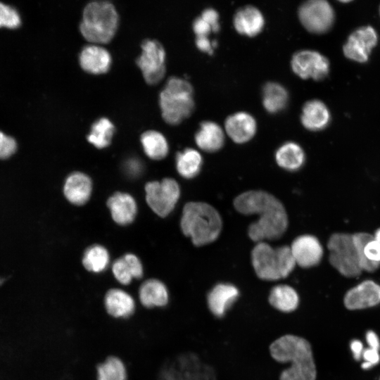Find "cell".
Returning <instances> with one entry per match:
<instances>
[{
    "instance_id": "cell-4",
    "label": "cell",
    "mask_w": 380,
    "mask_h": 380,
    "mask_svg": "<svg viewBox=\"0 0 380 380\" xmlns=\"http://www.w3.org/2000/svg\"><path fill=\"white\" fill-rule=\"evenodd\" d=\"M118 21V14L113 4L103 1H92L83 11L80 30L87 41L105 44L114 37Z\"/></svg>"
},
{
    "instance_id": "cell-28",
    "label": "cell",
    "mask_w": 380,
    "mask_h": 380,
    "mask_svg": "<svg viewBox=\"0 0 380 380\" xmlns=\"http://www.w3.org/2000/svg\"><path fill=\"white\" fill-rule=\"evenodd\" d=\"M268 301L275 309L283 312H291L297 308L299 297L293 288L286 284H280L272 289Z\"/></svg>"
},
{
    "instance_id": "cell-3",
    "label": "cell",
    "mask_w": 380,
    "mask_h": 380,
    "mask_svg": "<svg viewBox=\"0 0 380 380\" xmlns=\"http://www.w3.org/2000/svg\"><path fill=\"white\" fill-rule=\"evenodd\" d=\"M180 225L194 245L201 246L217 239L222 222L218 212L208 203L189 202L184 207Z\"/></svg>"
},
{
    "instance_id": "cell-15",
    "label": "cell",
    "mask_w": 380,
    "mask_h": 380,
    "mask_svg": "<svg viewBox=\"0 0 380 380\" xmlns=\"http://www.w3.org/2000/svg\"><path fill=\"white\" fill-rule=\"evenodd\" d=\"M224 129L233 141L243 144L255 136L257 123L251 114L246 112H237L227 118Z\"/></svg>"
},
{
    "instance_id": "cell-20",
    "label": "cell",
    "mask_w": 380,
    "mask_h": 380,
    "mask_svg": "<svg viewBox=\"0 0 380 380\" xmlns=\"http://www.w3.org/2000/svg\"><path fill=\"white\" fill-rule=\"evenodd\" d=\"M91 189V179L84 173L76 172L70 174L66 179L63 191L70 203L80 205L89 200Z\"/></svg>"
},
{
    "instance_id": "cell-32",
    "label": "cell",
    "mask_w": 380,
    "mask_h": 380,
    "mask_svg": "<svg viewBox=\"0 0 380 380\" xmlns=\"http://www.w3.org/2000/svg\"><path fill=\"white\" fill-rule=\"evenodd\" d=\"M96 380H127V371L123 361L110 355L96 366Z\"/></svg>"
},
{
    "instance_id": "cell-40",
    "label": "cell",
    "mask_w": 380,
    "mask_h": 380,
    "mask_svg": "<svg viewBox=\"0 0 380 380\" xmlns=\"http://www.w3.org/2000/svg\"><path fill=\"white\" fill-rule=\"evenodd\" d=\"M192 27L196 37H208L210 32H213L211 25L203 19L201 15L194 19Z\"/></svg>"
},
{
    "instance_id": "cell-18",
    "label": "cell",
    "mask_w": 380,
    "mask_h": 380,
    "mask_svg": "<svg viewBox=\"0 0 380 380\" xmlns=\"http://www.w3.org/2000/svg\"><path fill=\"white\" fill-rule=\"evenodd\" d=\"M233 24L239 34L254 37L262 30L265 18L258 8L248 5L239 8L235 13Z\"/></svg>"
},
{
    "instance_id": "cell-10",
    "label": "cell",
    "mask_w": 380,
    "mask_h": 380,
    "mask_svg": "<svg viewBox=\"0 0 380 380\" xmlns=\"http://www.w3.org/2000/svg\"><path fill=\"white\" fill-rule=\"evenodd\" d=\"M298 14L303 27L315 34L326 32L334 20V10L324 0L305 1L300 6Z\"/></svg>"
},
{
    "instance_id": "cell-5",
    "label": "cell",
    "mask_w": 380,
    "mask_h": 380,
    "mask_svg": "<svg viewBox=\"0 0 380 380\" xmlns=\"http://www.w3.org/2000/svg\"><path fill=\"white\" fill-rule=\"evenodd\" d=\"M251 262L256 275L266 281L286 277L296 265L290 246L274 248L263 241L257 243L253 248Z\"/></svg>"
},
{
    "instance_id": "cell-34",
    "label": "cell",
    "mask_w": 380,
    "mask_h": 380,
    "mask_svg": "<svg viewBox=\"0 0 380 380\" xmlns=\"http://www.w3.org/2000/svg\"><path fill=\"white\" fill-rule=\"evenodd\" d=\"M82 263L88 271L94 273L103 272L108 265L109 254L104 247L92 246L85 251Z\"/></svg>"
},
{
    "instance_id": "cell-13",
    "label": "cell",
    "mask_w": 380,
    "mask_h": 380,
    "mask_svg": "<svg viewBox=\"0 0 380 380\" xmlns=\"http://www.w3.org/2000/svg\"><path fill=\"white\" fill-rule=\"evenodd\" d=\"M296 265L308 268L315 266L321 261L323 248L315 236L305 234L296 238L290 246Z\"/></svg>"
},
{
    "instance_id": "cell-24",
    "label": "cell",
    "mask_w": 380,
    "mask_h": 380,
    "mask_svg": "<svg viewBox=\"0 0 380 380\" xmlns=\"http://www.w3.org/2000/svg\"><path fill=\"white\" fill-rule=\"evenodd\" d=\"M329 120V111L322 101L313 99L307 101L303 105L300 121L307 129L322 130L327 126Z\"/></svg>"
},
{
    "instance_id": "cell-19",
    "label": "cell",
    "mask_w": 380,
    "mask_h": 380,
    "mask_svg": "<svg viewBox=\"0 0 380 380\" xmlns=\"http://www.w3.org/2000/svg\"><path fill=\"white\" fill-rule=\"evenodd\" d=\"M239 295V290L235 286L226 283L217 284L207 296L208 308L213 315L221 317Z\"/></svg>"
},
{
    "instance_id": "cell-21",
    "label": "cell",
    "mask_w": 380,
    "mask_h": 380,
    "mask_svg": "<svg viewBox=\"0 0 380 380\" xmlns=\"http://www.w3.org/2000/svg\"><path fill=\"white\" fill-rule=\"evenodd\" d=\"M139 299L146 308L165 307L169 300L166 286L160 280L150 279L144 281L139 289Z\"/></svg>"
},
{
    "instance_id": "cell-26",
    "label": "cell",
    "mask_w": 380,
    "mask_h": 380,
    "mask_svg": "<svg viewBox=\"0 0 380 380\" xmlns=\"http://www.w3.org/2000/svg\"><path fill=\"white\" fill-rule=\"evenodd\" d=\"M115 279L123 285L131 283L133 279L143 276V267L139 259L134 254L128 253L116 260L112 266Z\"/></svg>"
},
{
    "instance_id": "cell-7",
    "label": "cell",
    "mask_w": 380,
    "mask_h": 380,
    "mask_svg": "<svg viewBox=\"0 0 380 380\" xmlns=\"http://www.w3.org/2000/svg\"><path fill=\"white\" fill-rule=\"evenodd\" d=\"M327 246L329 251V263L341 275L353 278L361 274L363 270L352 234L334 233Z\"/></svg>"
},
{
    "instance_id": "cell-27",
    "label": "cell",
    "mask_w": 380,
    "mask_h": 380,
    "mask_svg": "<svg viewBox=\"0 0 380 380\" xmlns=\"http://www.w3.org/2000/svg\"><path fill=\"white\" fill-rule=\"evenodd\" d=\"M262 104L265 110L272 114L283 110L289 102V93L281 84L268 82L262 91Z\"/></svg>"
},
{
    "instance_id": "cell-41",
    "label": "cell",
    "mask_w": 380,
    "mask_h": 380,
    "mask_svg": "<svg viewBox=\"0 0 380 380\" xmlns=\"http://www.w3.org/2000/svg\"><path fill=\"white\" fill-rule=\"evenodd\" d=\"M201 16L211 25L213 32H217L220 30L219 14L215 9L207 8L203 11Z\"/></svg>"
},
{
    "instance_id": "cell-45",
    "label": "cell",
    "mask_w": 380,
    "mask_h": 380,
    "mask_svg": "<svg viewBox=\"0 0 380 380\" xmlns=\"http://www.w3.org/2000/svg\"><path fill=\"white\" fill-rule=\"evenodd\" d=\"M366 341L369 348L380 350V341L378 336L373 331H368L366 334Z\"/></svg>"
},
{
    "instance_id": "cell-43",
    "label": "cell",
    "mask_w": 380,
    "mask_h": 380,
    "mask_svg": "<svg viewBox=\"0 0 380 380\" xmlns=\"http://www.w3.org/2000/svg\"><path fill=\"white\" fill-rule=\"evenodd\" d=\"M125 169L127 174L132 176H137L140 174L142 166L139 160L137 159H130L127 161Z\"/></svg>"
},
{
    "instance_id": "cell-46",
    "label": "cell",
    "mask_w": 380,
    "mask_h": 380,
    "mask_svg": "<svg viewBox=\"0 0 380 380\" xmlns=\"http://www.w3.org/2000/svg\"><path fill=\"white\" fill-rule=\"evenodd\" d=\"M374 240L380 243V228L376 229L373 235Z\"/></svg>"
},
{
    "instance_id": "cell-8",
    "label": "cell",
    "mask_w": 380,
    "mask_h": 380,
    "mask_svg": "<svg viewBox=\"0 0 380 380\" xmlns=\"http://www.w3.org/2000/svg\"><path fill=\"white\" fill-rule=\"evenodd\" d=\"M145 191L148 205L156 214L163 217L174 209L180 195L179 186L172 178H165L160 182H148Z\"/></svg>"
},
{
    "instance_id": "cell-9",
    "label": "cell",
    "mask_w": 380,
    "mask_h": 380,
    "mask_svg": "<svg viewBox=\"0 0 380 380\" xmlns=\"http://www.w3.org/2000/svg\"><path fill=\"white\" fill-rule=\"evenodd\" d=\"M142 52L137 60L145 81L148 84L158 83L164 77L165 51L162 44L156 39H145L141 45Z\"/></svg>"
},
{
    "instance_id": "cell-38",
    "label": "cell",
    "mask_w": 380,
    "mask_h": 380,
    "mask_svg": "<svg viewBox=\"0 0 380 380\" xmlns=\"http://www.w3.org/2000/svg\"><path fill=\"white\" fill-rule=\"evenodd\" d=\"M363 255L369 262L380 265V243L374 238L369 240L363 248Z\"/></svg>"
},
{
    "instance_id": "cell-11",
    "label": "cell",
    "mask_w": 380,
    "mask_h": 380,
    "mask_svg": "<svg viewBox=\"0 0 380 380\" xmlns=\"http://www.w3.org/2000/svg\"><path fill=\"white\" fill-rule=\"evenodd\" d=\"M293 72L302 79L320 80L329 73L328 59L317 51L301 50L296 52L291 60Z\"/></svg>"
},
{
    "instance_id": "cell-1",
    "label": "cell",
    "mask_w": 380,
    "mask_h": 380,
    "mask_svg": "<svg viewBox=\"0 0 380 380\" xmlns=\"http://www.w3.org/2000/svg\"><path fill=\"white\" fill-rule=\"evenodd\" d=\"M236 210L243 215H258L256 222L248 229L250 239L255 242L277 239L286 232L288 217L282 203L273 195L263 191H248L234 200Z\"/></svg>"
},
{
    "instance_id": "cell-12",
    "label": "cell",
    "mask_w": 380,
    "mask_h": 380,
    "mask_svg": "<svg viewBox=\"0 0 380 380\" xmlns=\"http://www.w3.org/2000/svg\"><path fill=\"white\" fill-rule=\"evenodd\" d=\"M377 34L370 26L354 31L343 46L345 56L350 60L364 63L368 60L372 49L377 43Z\"/></svg>"
},
{
    "instance_id": "cell-37",
    "label": "cell",
    "mask_w": 380,
    "mask_h": 380,
    "mask_svg": "<svg viewBox=\"0 0 380 380\" xmlns=\"http://www.w3.org/2000/svg\"><path fill=\"white\" fill-rule=\"evenodd\" d=\"M17 148L15 139L0 131V159L10 158L16 152Z\"/></svg>"
},
{
    "instance_id": "cell-29",
    "label": "cell",
    "mask_w": 380,
    "mask_h": 380,
    "mask_svg": "<svg viewBox=\"0 0 380 380\" xmlns=\"http://www.w3.org/2000/svg\"><path fill=\"white\" fill-rule=\"evenodd\" d=\"M276 161L281 167L293 171L299 169L305 161V153L296 143L288 141L276 152Z\"/></svg>"
},
{
    "instance_id": "cell-36",
    "label": "cell",
    "mask_w": 380,
    "mask_h": 380,
    "mask_svg": "<svg viewBox=\"0 0 380 380\" xmlns=\"http://www.w3.org/2000/svg\"><path fill=\"white\" fill-rule=\"evenodd\" d=\"M20 24L18 12L14 8L0 2V27L15 29Z\"/></svg>"
},
{
    "instance_id": "cell-2",
    "label": "cell",
    "mask_w": 380,
    "mask_h": 380,
    "mask_svg": "<svg viewBox=\"0 0 380 380\" xmlns=\"http://www.w3.org/2000/svg\"><path fill=\"white\" fill-rule=\"evenodd\" d=\"M272 357L279 362H289L290 367L281 372L279 380H315L317 369L312 348L305 338L286 334L270 346Z\"/></svg>"
},
{
    "instance_id": "cell-31",
    "label": "cell",
    "mask_w": 380,
    "mask_h": 380,
    "mask_svg": "<svg viewBox=\"0 0 380 380\" xmlns=\"http://www.w3.org/2000/svg\"><path fill=\"white\" fill-rule=\"evenodd\" d=\"M201 165L202 156L195 149L186 148L177 154V170L179 174L186 179H191L197 175Z\"/></svg>"
},
{
    "instance_id": "cell-25",
    "label": "cell",
    "mask_w": 380,
    "mask_h": 380,
    "mask_svg": "<svg viewBox=\"0 0 380 380\" xmlns=\"http://www.w3.org/2000/svg\"><path fill=\"white\" fill-rule=\"evenodd\" d=\"M196 360L194 355L189 354L177 357L175 360L166 363L162 368L158 380H198L196 378L191 377L194 373L192 372Z\"/></svg>"
},
{
    "instance_id": "cell-30",
    "label": "cell",
    "mask_w": 380,
    "mask_h": 380,
    "mask_svg": "<svg viewBox=\"0 0 380 380\" xmlns=\"http://www.w3.org/2000/svg\"><path fill=\"white\" fill-rule=\"evenodd\" d=\"M141 142L145 153L151 159H163L168 153L165 137L157 131L148 130L143 133Z\"/></svg>"
},
{
    "instance_id": "cell-33",
    "label": "cell",
    "mask_w": 380,
    "mask_h": 380,
    "mask_svg": "<svg viewBox=\"0 0 380 380\" xmlns=\"http://www.w3.org/2000/svg\"><path fill=\"white\" fill-rule=\"evenodd\" d=\"M114 132L113 124L108 118H101L91 125L87 140L96 148H103L110 144Z\"/></svg>"
},
{
    "instance_id": "cell-44",
    "label": "cell",
    "mask_w": 380,
    "mask_h": 380,
    "mask_svg": "<svg viewBox=\"0 0 380 380\" xmlns=\"http://www.w3.org/2000/svg\"><path fill=\"white\" fill-rule=\"evenodd\" d=\"M350 349L355 360L359 361L362 357L364 347L362 343L359 340H353L350 343Z\"/></svg>"
},
{
    "instance_id": "cell-39",
    "label": "cell",
    "mask_w": 380,
    "mask_h": 380,
    "mask_svg": "<svg viewBox=\"0 0 380 380\" xmlns=\"http://www.w3.org/2000/svg\"><path fill=\"white\" fill-rule=\"evenodd\" d=\"M362 358L365 362L362 364V368L368 369L379 362V350L368 347L364 349Z\"/></svg>"
},
{
    "instance_id": "cell-14",
    "label": "cell",
    "mask_w": 380,
    "mask_h": 380,
    "mask_svg": "<svg viewBox=\"0 0 380 380\" xmlns=\"http://www.w3.org/2000/svg\"><path fill=\"white\" fill-rule=\"evenodd\" d=\"M343 303L349 310L375 306L380 303V286L372 280H365L346 292Z\"/></svg>"
},
{
    "instance_id": "cell-16",
    "label": "cell",
    "mask_w": 380,
    "mask_h": 380,
    "mask_svg": "<svg viewBox=\"0 0 380 380\" xmlns=\"http://www.w3.org/2000/svg\"><path fill=\"white\" fill-rule=\"evenodd\" d=\"M103 305L107 314L115 319H127L136 309L134 298L121 289H110L105 294Z\"/></svg>"
},
{
    "instance_id": "cell-42",
    "label": "cell",
    "mask_w": 380,
    "mask_h": 380,
    "mask_svg": "<svg viewBox=\"0 0 380 380\" xmlns=\"http://www.w3.org/2000/svg\"><path fill=\"white\" fill-rule=\"evenodd\" d=\"M195 43L200 51L207 53L209 55L213 53V48L217 45L215 41L211 42L208 37H196Z\"/></svg>"
},
{
    "instance_id": "cell-17",
    "label": "cell",
    "mask_w": 380,
    "mask_h": 380,
    "mask_svg": "<svg viewBox=\"0 0 380 380\" xmlns=\"http://www.w3.org/2000/svg\"><path fill=\"white\" fill-rule=\"evenodd\" d=\"M79 61L82 68L86 72L102 74L109 70L111 56L105 48L96 44H89L82 49Z\"/></svg>"
},
{
    "instance_id": "cell-35",
    "label": "cell",
    "mask_w": 380,
    "mask_h": 380,
    "mask_svg": "<svg viewBox=\"0 0 380 380\" xmlns=\"http://www.w3.org/2000/svg\"><path fill=\"white\" fill-rule=\"evenodd\" d=\"M352 234L359 253L362 270L368 272L376 271L380 265L369 262L365 258L363 255V248L369 240L374 238L373 235L367 232H357Z\"/></svg>"
},
{
    "instance_id": "cell-23",
    "label": "cell",
    "mask_w": 380,
    "mask_h": 380,
    "mask_svg": "<svg viewBox=\"0 0 380 380\" xmlns=\"http://www.w3.org/2000/svg\"><path fill=\"white\" fill-rule=\"evenodd\" d=\"M195 141L201 150L215 152L224 145V133L217 123L205 120L200 123L199 129L195 134Z\"/></svg>"
},
{
    "instance_id": "cell-22",
    "label": "cell",
    "mask_w": 380,
    "mask_h": 380,
    "mask_svg": "<svg viewBox=\"0 0 380 380\" xmlns=\"http://www.w3.org/2000/svg\"><path fill=\"white\" fill-rule=\"evenodd\" d=\"M113 220L122 225L131 223L137 214V204L134 198L128 194L117 192L108 201Z\"/></svg>"
},
{
    "instance_id": "cell-6",
    "label": "cell",
    "mask_w": 380,
    "mask_h": 380,
    "mask_svg": "<svg viewBox=\"0 0 380 380\" xmlns=\"http://www.w3.org/2000/svg\"><path fill=\"white\" fill-rule=\"evenodd\" d=\"M160 106L164 120L176 125L194 110V89L186 80L170 77L160 94Z\"/></svg>"
}]
</instances>
